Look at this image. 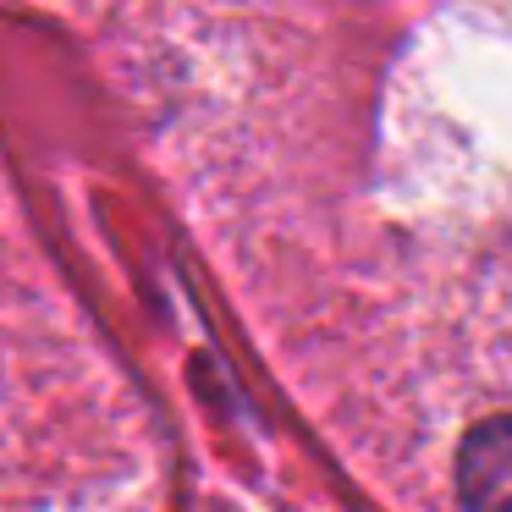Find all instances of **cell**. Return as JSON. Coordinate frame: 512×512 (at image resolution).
<instances>
[{
  "label": "cell",
  "mask_w": 512,
  "mask_h": 512,
  "mask_svg": "<svg viewBox=\"0 0 512 512\" xmlns=\"http://www.w3.org/2000/svg\"><path fill=\"white\" fill-rule=\"evenodd\" d=\"M457 507L512 512V413L479 419L457 446Z\"/></svg>",
  "instance_id": "1"
}]
</instances>
